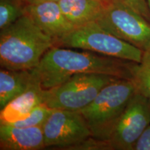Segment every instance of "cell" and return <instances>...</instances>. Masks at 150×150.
<instances>
[{
	"label": "cell",
	"mask_w": 150,
	"mask_h": 150,
	"mask_svg": "<svg viewBox=\"0 0 150 150\" xmlns=\"http://www.w3.org/2000/svg\"><path fill=\"white\" fill-rule=\"evenodd\" d=\"M134 64L133 62L102 54L76 52L54 46L43 55L35 69L41 87L48 90L78 74H104L131 79Z\"/></svg>",
	"instance_id": "6da1fadb"
},
{
	"label": "cell",
	"mask_w": 150,
	"mask_h": 150,
	"mask_svg": "<svg viewBox=\"0 0 150 150\" xmlns=\"http://www.w3.org/2000/svg\"><path fill=\"white\" fill-rule=\"evenodd\" d=\"M54 46L53 39L24 14L9 27L0 31L1 68L16 70L35 69L43 55Z\"/></svg>",
	"instance_id": "7a4b0ae2"
},
{
	"label": "cell",
	"mask_w": 150,
	"mask_h": 150,
	"mask_svg": "<svg viewBox=\"0 0 150 150\" xmlns=\"http://www.w3.org/2000/svg\"><path fill=\"white\" fill-rule=\"evenodd\" d=\"M136 91L132 80L118 79L103 88L92 102L78 111L93 138L109 142L124 110Z\"/></svg>",
	"instance_id": "3957f363"
},
{
	"label": "cell",
	"mask_w": 150,
	"mask_h": 150,
	"mask_svg": "<svg viewBox=\"0 0 150 150\" xmlns=\"http://www.w3.org/2000/svg\"><path fill=\"white\" fill-rule=\"evenodd\" d=\"M54 46L81 49L136 63L143 55L142 50L106 31L97 22L76 27Z\"/></svg>",
	"instance_id": "277c9868"
},
{
	"label": "cell",
	"mask_w": 150,
	"mask_h": 150,
	"mask_svg": "<svg viewBox=\"0 0 150 150\" xmlns=\"http://www.w3.org/2000/svg\"><path fill=\"white\" fill-rule=\"evenodd\" d=\"M121 79L104 74H78L60 85L44 91V103L54 109L79 111L97 96L103 88Z\"/></svg>",
	"instance_id": "5b68a950"
},
{
	"label": "cell",
	"mask_w": 150,
	"mask_h": 150,
	"mask_svg": "<svg viewBox=\"0 0 150 150\" xmlns=\"http://www.w3.org/2000/svg\"><path fill=\"white\" fill-rule=\"evenodd\" d=\"M97 22L106 31L143 52L150 48V22L119 0L108 3Z\"/></svg>",
	"instance_id": "8992f818"
},
{
	"label": "cell",
	"mask_w": 150,
	"mask_h": 150,
	"mask_svg": "<svg viewBox=\"0 0 150 150\" xmlns=\"http://www.w3.org/2000/svg\"><path fill=\"white\" fill-rule=\"evenodd\" d=\"M42 130L45 148L71 149L92 137L83 116L73 110L54 109Z\"/></svg>",
	"instance_id": "52a82bcc"
},
{
	"label": "cell",
	"mask_w": 150,
	"mask_h": 150,
	"mask_svg": "<svg viewBox=\"0 0 150 150\" xmlns=\"http://www.w3.org/2000/svg\"><path fill=\"white\" fill-rule=\"evenodd\" d=\"M150 124V99L136 91L116 125L109 143L112 149L133 150L135 143Z\"/></svg>",
	"instance_id": "ba28073f"
},
{
	"label": "cell",
	"mask_w": 150,
	"mask_h": 150,
	"mask_svg": "<svg viewBox=\"0 0 150 150\" xmlns=\"http://www.w3.org/2000/svg\"><path fill=\"white\" fill-rule=\"evenodd\" d=\"M24 14L53 39L54 45L76 28L64 16L56 1L27 4Z\"/></svg>",
	"instance_id": "9c48e42d"
},
{
	"label": "cell",
	"mask_w": 150,
	"mask_h": 150,
	"mask_svg": "<svg viewBox=\"0 0 150 150\" xmlns=\"http://www.w3.org/2000/svg\"><path fill=\"white\" fill-rule=\"evenodd\" d=\"M45 148L42 127H18L0 124L1 150H38Z\"/></svg>",
	"instance_id": "30bf717a"
},
{
	"label": "cell",
	"mask_w": 150,
	"mask_h": 150,
	"mask_svg": "<svg viewBox=\"0 0 150 150\" xmlns=\"http://www.w3.org/2000/svg\"><path fill=\"white\" fill-rule=\"evenodd\" d=\"M38 83H40V80L35 69L16 70L1 68L0 109Z\"/></svg>",
	"instance_id": "8fae6325"
},
{
	"label": "cell",
	"mask_w": 150,
	"mask_h": 150,
	"mask_svg": "<svg viewBox=\"0 0 150 150\" xmlns=\"http://www.w3.org/2000/svg\"><path fill=\"white\" fill-rule=\"evenodd\" d=\"M44 91L38 83L11 101L0 109V124H11L27 117L38 105L44 103Z\"/></svg>",
	"instance_id": "7c38bea8"
},
{
	"label": "cell",
	"mask_w": 150,
	"mask_h": 150,
	"mask_svg": "<svg viewBox=\"0 0 150 150\" xmlns=\"http://www.w3.org/2000/svg\"><path fill=\"white\" fill-rule=\"evenodd\" d=\"M58 3L63 13L75 27L97 22L107 4L102 0H60Z\"/></svg>",
	"instance_id": "4fadbf2b"
},
{
	"label": "cell",
	"mask_w": 150,
	"mask_h": 150,
	"mask_svg": "<svg viewBox=\"0 0 150 150\" xmlns=\"http://www.w3.org/2000/svg\"><path fill=\"white\" fill-rule=\"evenodd\" d=\"M131 80L137 91L150 99V48L143 52L140 63H134Z\"/></svg>",
	"instance_id": "5bb4252c"
},
{
	"label": "cell",
	"mask_w": 150,
	"mask_h": 150,
	"mask_svg": "<svg viewBox=\"0 0 150 150\" xmlns=\"http://www.w3.org/2000/svg\"><path fill=\"white\" fill-rule=\"evenodd\" d=\"M26 5L25 0H0V31L24 16Z\"/></svg>",
	"instance_id": "9a60e30c"
},
{
	"label": "cell",
	"mask_w": 150,
	"mask_h": 150,
	"mask_svg": "<svg viewBox=\"0 0 150 150\" xmlns=\"http://www.w3.org/2000/svg\"><path fill=\"white\" fill-rule=\"evenodd\" d=\"M54 108L49 107L45 103L38 105L27 117L21 120H18L6 125H13L18 127H42L45 123L47 120L50 117Z\"/></svg>",
	"instance_id": "2e32d148"
},
{
	"label": "cell",
	"mask_w": 150,
	"mask_h": 150,
	"mask_svg": "<svg viewBox=\"0 0 150 150\" xmlns=\"http://www.w3.org/2000/svg\"><path fill=\"white\" fill-rule=\"evenodd\" d=\"M145 18L150 22V11L147 0H119Z\"/></svg>",
	"instance_id": "e0dca14e"
},
{
	"label": "cell",
	"mask_w": 150,
	"mask_h": 150,
	"mask_svg": "<svg viewBox=\"0 0 150 150\" xmlns=\"http://www.w3.org/2000/svg\"><path fill=\"white\" fill-rule=\"evenodd\" d=\"M133 150H150V124L138 138Z\"/></svg>",
	"instance_id": "ac0fdd59"
},
{
	"label": "cell",
	"mask_w": 150,
	"mask_h": 150,
	"mask_svg": "<svg viewBox=\"0 0 150 150\" xmlns=\"http://www.w3.org/2000/svg\"><path fill=\"white\" fill-rule=\"evenodd\" d=\"M27 4H32V3H37L41 2V1H59L60 0H25Z\"/></svg>",
	"instance_id": "d6986e66"
},
{
	"label": "cell",
	"mask_w": 150,
	"mask_h": 150,
	"mask_svg": "<svg viewBox=\"0 0 150 150\" xmlns=\"http://www.w3.org/2000/svg\"><path fill=\"white\" fill-rule=\"evenodd\" d=\"M102 1H104V3H106V4H108V3H109L110 1H111V0H102Z\"/></svg>",
	"instance_id": "ffe728a7"
},
{
	"label": "cell",
	"mask_w": 150,
	"mask_h": 150,
	"mask_svg": "<svg viewBox=\"0 0 150 150\" xmlns=\"http://www.w3.org/2000/svg\"><path fill=\"white\" fill-rule=\"evenodd\" d=\"M147 1L148 6H149V11H150V0H147Z\"/></svg>",
	"instance_id": "44dd1931"
}]
</instances>
